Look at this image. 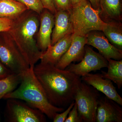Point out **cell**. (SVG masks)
Masks as SVG:
<instances>
[{
    "mask_svg": "<svg viewBox=\"0 0 122 122\" xmlns=\"http://www.w3.org/2000/svg\"><path fill=\"white\" fill-rule=\"evenodd\" d=\"M33 70L52 105L63 107L74 101L76 91L81 81L80 77L54 65L41 62L35 65Z\"/></svg>",
    "mask_w": 122,
    "mask_h": 122,
    "instance_id": "1",
    "label": "cell"
},
{
    "mask_svg": "<svg viewBox=\"0 0 122 122\" xmlns=\"http://www.w3.org/2000/svg\"><path fill=\"white\" fill-rule=\"evenodd\" d=\"M40 15L28 10L13 20L8 32L30 66H34L41 59L43 52L37 44Z\"/></svg>",
    "mask_w": 122,
    "mask_h": 122,
    "instance_id": "2",
    "label": "cell"
},
{
    "mask_svg": "<svg viewBox=\"0 0 122 122\" xmlns=\"http://www.w3.org/2000/svg\"><path fill=\"white\" fill-rule=\"evenodd\" d=\"M34 66H30L23 73L21 81L17 88L5 95L3 98L23 100L30 106L41 111L49 118L53 119L57 113L63 111L64 108L54 106L48 100L35 76Z\"/></svg>",
    "mask_w": 122,
    "mask_h": 122,
    "instance_id": "3",
    "label": "cell"
},
{
    "mask_svg": "<svg viewBox=\"0 0 122 122\" xmlns=\"http://www.w3.org/2000/svg\"><path fill=\"white\" fill-rule=\"evenodd\" d=\"M74 36H86L92 31H102L107 25L100 11L92 6L89 0L72 7L69 11Z\"/></svg>",
    "mask_w": 122,
    "mask_h": 122,
    "instance_id": "4",
    "label": "cell"
},
{
    "mask_svg": "<svg viewBox=\"0 0 122 122\" xmlns=\"http://www.w3.org/2000/svg\"><path fill=\"white\" fill-rule=\"evenodd\" d=\"M0 61L13 73H22L30 67L8 32H0Z\"/></svg>",
    "mask_w": 122,
    "mask_h": 122,
    "instance_id": "5",
    "label": "cell"
},
{
    "mask_svg": "<svg viewBox=\"0 0 122 122\" xmlns=\"http://www.w3.org/2000/svg\"><path fill=\"white\" fill-rule=\"evenodd\" d=\"M100 95L91 86L81 81L74 98L79 117L82 122H95Z\"/></svg>",
    "mask_w": 122,
    "mask_h": 122,
    "instance_id": "6",
    "label": "cell"
},
{
    "mask_svg": "<svg viewBox=\"0 0 122 122\" xmlns=\"http://www.w3.org/2000/svg\"><path fill=\"white\" fill-rule=\"evenodd\" d=\"M6 120L9 122H45V115L41 111L19 99H8Z\"/></svg>",
    "mask_w": 122,
    "mask_h": 122,
    "instance_id": "7",
    "label": "cell"
},
{
    "mask_svg": "<svg viewBox=\"0 0 122 122\" xmlns=\"http://www.w3.org/2000/svg\"><path fill=\"white\" fill-rule=\"evenodd\" d=\"M77 64H71L65 69L79 77L84 76L92 71L107 68L108 61L101 54L85 46L83 58Z\"/></svg>",
    "mask_w": 122,
    "mask_h": 122,
    "instance_id": "8",
    "label": "cell"
},
{
    "mask_svg": "<svg viewBox=\"0 0 122 122\" xmlns=\"http://www.w3.org/2000/svg\"><path fill=\"white\" fill-rule=\"evenodd\" d=\"M86 44L96 48L99 53L107 60H122V50L110 43L104 34L98 31H92L86 36Z\"/></svg>",
    "mask_w": 122,
    "mask_h": 122,
    "instance_id": "9",
    "label": "cell"
},
{
    "mask_svg": "<svg viewBox=\"0 0 122 122\" xmlns=\"http://www.w3.org/2000/svg\"><path fill=\"white\" fill-rule=\"evenodd\" d=\"M81 79L85 83L91 86L98 91L104 94L108 98L122 106V97L118 93L112 81L103 78L102 74L89 73L82 76Z\"/></svg>",
    "mask_w": 122,
    "mask_h": 122,
    "instance_id": "10",
    "label": "cell"
},
{
    "mask_svg": "<svg viewBox=\"0 0 122 122\" xmlns=\"http://www.w3.org/2000/svg\"><path fill=\"white\" fill-rule=\"evenodd\" d=\"M96 122H122L120 105L106 96L99 99L97 110Z\"/></svg>",
    "mask_w": 122,
    "mask_h": 122,
    "instance_id": "11",
    "label": "cell"
},
{
    "mask_svg": "<svg viewBox=\"0 0 122 122\" xmlns=\"http://www.w3.org/2000/svg\"><path fill=\"white\" fill-rule=\"evenodd\" d=\"M86 43V36L73 35L69 48L55 66L58 69L65 70L72 62L81 61L85 54V46Z\"/></svg>",
    "mask_w": 122,
    "mask_h": 122,
    "instance_id": "12",
    "label": "cell"
},
{
    "mask_svg": "<svg viewBox=\"0 0 122 122\" xmlns=\"http://www.w3.org/2000/svg\"><path fill=\"white\" fill-rule=\"evenodd\" d=\"M54 25V15L44 9L40 14V24L37 35V44L44 52L51 46V35Z\"/></svg>",
    "mask_w": 122,
    "mask_h": 122,
    "instance_id": "13",
    "label": "cell"
},
{
    "mask_svg": "<svg viewBox=\"0 0 122 122\" xmlns=\"http://www.w3.org/2000/svg\"><path fill=\"white\" fill-rule=\"evenodd\" d=\"M73 37V33L69 34L49 46L42 53L41 62L55 66L69 48Z\"/></svg>",
    "mask_w": 122,
    "mask_h": 122,
    "instance_id": "14",
    "label": "cell"
},
{
    "mask_svg": "<svg viewBox=\"0 0 122 122\" xmlns=\"http://www.w3.org/2000/svg\"><path fill=\"white\" fill-rule=\"evenodd\" d=\"M54 15V28L51 35V45H54L66 35L73 33L69 11H57Z\"/></svg>",
    "mask_w": 122,
    "mask_h": 122,
    "instance_id": "15",
    "label": "cell"
},
{
    "mask_svg": "<svg viewBox=\"0 0 122 122\" xmlns=\"http://www.w3.org/2000/svg\"><path fill=\"white\" fill-rule=\"evenodd\" d=\"M99 7L100 16L102 15L106 22L122 20L121 0H100Z\"/></svg>",
    "mask_w": 122,
    "mask_h": 122,
    "instance_id": "16",
    "label": "cell"
},
{
    "mask_svg": "<svg viewBox=\"0 0 122 122\" xmlns=\"http://www.w3.org/2000/svg\"><path fill=\"white\" fill-rule=\"evenodd\" d=\"M28 10L25 5L15 0H0V17L13 20Z\"/></svg>",
    "mask_w": 122,
    "mask_h": 122,
    "instance_id": "17",
    "label": "cell"
},
{
    "mask_svg": "<svg viewBox=\"0 0 122 122\" xmlns=\"http://www.w3.org/2000/svg\"><path fill=\"white\" fill-rule=\"evenodd\" d=\"M107 25L102 32L110 42L119 49H122V25L120 21L106 22Z\"/></svg>",
    "mask_w": 122,
    "mask_h": 122,
    "instance_id": "18",
    "label": "cell"
},
{
    "mask_svg": "<svg viewBox=\"0 0 122 122\" xmlns=\"http://www.w3.org/2000/svg\"><path fill=\"white\" fill-rule=\"evenodd\" d=\"M107 61L108 70L107 73L102 71V77L113 81L120 89L122 86V61L112 59H107Z\"/></svg>",
    "mask_w": 122,
    "mask_h": 122,
    "instance_id": "19",
    "label": "cell"
},
{
    "mask_svg": "<svg viewBox=\"0 0 122 122\" xmlns=\"http://www.w3.org/2000/svg\"><path fill=\"white\" fill-rule=\"evenodd\" d=\"M23 73H12L0 79V100L5 95L17 88L21 81Z\"/></svg>",
    "mask_w": 122,
    "mask_h": 122,
    "instance_id": "20",
    "label": "cell"
},
{
    "mask_svg": "<svg viewBox=\"0 0 122 122\" xmlns=\"http://www.w3.org/2000/svg\"><path fill=\"white\" fill-rule=\"evenodd\" d=\"M25 5L29 10L36 12L40 15L44 8L40 0H15Z\"/></svg>",
    "mask_w": 122,
    "mask_h": 122,
    "instance_id": "21",
    "label": "cell"
},
{
    "mask_svg": "<svg viewBox=\"0 0 122 122\" xmlns=\"http://www.w3.org/2000/svg\"><path fill=\"white\" fill-rule=\"evenodd\" d=\"M57 11H69L72 8L70 0H53Z\"/></svg>",
    "mask_w": 122,
    "mask_h": 122,
    "instance_id": "22",
    "label": "cell"
},
{
    "mask_svg": "<svg viewBox=\"0 0 122 122\" xmlns=\"http://www.w3.org/2000/svg\"><path fill=\"white\" fill-rule=\"evenodd\" d=\"M68 116L65 122H83L79 115L77 105L75 102L74 106Z\"/></svg>",
    "mask_w": 122,
    "mask_h": 122,
    "instance_id": "23",
    "label": "cell"
},
{
    "mask_svg": "<svg viewBox=\"0 0 122 122\" xmlns=\"http://www.w3.org/2000/svg\"><path fill=\"white\" fill-rule=\"evenodd\" d=\"M75 101H73L70 104L68 108L62 113H58L53 119L54 122H65V121L68 117L70 111L74 106Z\"/></svg>",
    "mask_w": 122,
    "mask_h": 122,
    "instance_id": "24",
    "label": "cell"
},
{
    "mask_svg": "<svg viewBox=\"0 0 122 122\" xmlns=\"http://www.w3.org/2000/svg\"><path fill=\"white\" fill-rule=\"evenodd\" d=\"M13 20L5 18L0 17V32H8L10 30Z\"/></svg>",
    "mask_w": 122,
    "mask_h": 122,
    "instance_id": "25",
    "label": "cell"
},
{
    "mask_svg": "<svg viewBox=\"0 0 122 122\" xmlns=\"http://www.w3.org/2000/svg\"><path fill=\"white\" fill-rule=\"evenodd\" d=\"M44 9L48 10L54 14L57 10L55 6L53 0H40Z\"/></svg>",
    "mask_w": 122,
    "mask_h": 122,
    "instance_id": "26",
    "label": "cell"
},
{
    "mask_svg": "<svg viewBox=\"0 0 122 122\" xmlns=\"http://www.w3.org/2000/svg\"><path fill=\"white\" fill-rule=\"evenodd\" d=\"M13 73L0 61V79L6 77Z\"/></svg>",
    "mask_w": 122,
    "mask_h": 122,
    "instance_id": "27",
    "label": "cell"
},
{
    "mask_svg": "<svg viewBox=\"0 0 122 122\" xmlns=\"http://www.w3.org/2000/svg\"><path fill=\"white\" fill-rule=\"evenodd\" d=\"M89 1L92 6L95 9L99 10L100 11L99 3L100 0H89Z\"/></svg>",
    "mask_w": 122,
    "mask_h": 122,
    "instance_id": "28",
    "label": "cell"
},
{
    "mask_svg": "<svg viewBox=\"0 0 122 122\" xmlns=\"http://www.w3.org/2000/svg\"><path fill=\"white\" fill-rule=\"evenodd\" d=\"M86 0H70V1L72 7H73L78 5L81 2Z\"/></svg>",
    "mask_w": 122,
    "mask_h": 122,
    "instance_id": "29",
    "label": "cell"
}]
</instances>
